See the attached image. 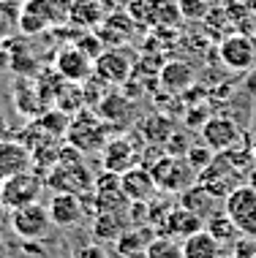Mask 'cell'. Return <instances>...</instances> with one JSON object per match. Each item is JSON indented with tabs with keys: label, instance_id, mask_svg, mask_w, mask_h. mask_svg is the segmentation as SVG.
Returning <instances> with one entry per match:
<instances>
[{
	"label": "cell",
	"instance_id": "cell-5",
	"mask_svg": "<svg viewBox=\"0 0 256 258\" xmlns=\"http://www.w3.org/2000/svg\"><path fill=\"white\" fill-rule=\"evenodd\" d=\"M9 223H11V231L22 242L46 239V236H49V228H52L49 209L44 204H38V201L36 204H27V207H19V209H11Z\"/></svg>",
	"mask_w": 256,
	"mask_h": 258
},
{
	"label": "cell",
	"instance_id": "cell-4",
	"mask_svg": "<svg viewBox=\"0 0 256 258\" xmlns=\"http://www.w3.org/2000/svg\"><path fill=\"white\" fill-rule=\"evenodd\" d=\"M44 174H38L36 169L22 171L17 177H9L0 182V204L6 209H19L27 204H36L44 193Z\"/></svg>",
	"mask_w": 256,
	"mask_h": 258
},
{
	"label": "cell",
	"instance_id": "cell-40",
	"mask_svg": "<svg viewBox=\"0 0 256 258\" xmlns=\"http://www.w3.org/2000/svg\"><path fill=\"white\" fill-rule=\"evenodd\" d=\"M22 253L25 255H44V247L38 242H22Z\"/></svg>",
	"mask_w": 256,
	"mask_h": 258
},
{
	"label": "cell",
	"instance_id": "cell-15",
	"mask_svg": "<svg viewBox=\"0 0 256 258\" xmlns=\"http://www.w3.org/2000/svg\"><path fill=\"white\" fill-rule=\"evenodd\" d=\"M101 163L107 171H115V174H126L128 169L139 166V152L131 144V139L126 136H115L104 144L101 150Z\"/></svg>",
	"mask_w": 256,
	"mask_h": 258
},
{
	"label": "cell",
	"instance_id": "cell-11",
	"mask_svg": "<svg viewBox=\"0 0 256 258\" xmlns=\"http://www.w3.org/2000/svg\"><path fill=\"white\" fill-rule=\"evenodd\" d=\"M199 136H202V144H207L213 152H226L232 147H237L243 134H240V125L232 120V117H224V114H216L210 117L202 131H199Z\"/></svg>",
	"mask_w": 256,
	"mask_h": 258
},
{
	"label": "cell",
	"instance_id": "cell-24",
	"mask_svg": "<svg viewBox=\"0 0 256 258\" xmlns=\"http://www.w3.org/2000/svg\"><path fill=\"white\" fill-rule=\"evenodd\" d=\"M128 212H98L93 215V239L95 242H115L128 228Z\"/></svg>",
	"mask_w": 256,
	"mask_h": 258
},
{
	"label": "cell",
	"instance_id": "cell-42",
	"mask_svg": "<svg viewBox=\"0 0 256 258\" xmlns=\"http://www.w3.org/2000/svg\"><path fill=\"white\" fill-rule=\"evenodd\" d=\"M248 147H251V152H253V158H256V128L251 131V136H248Z\"/></svg>",
	"mask_w": 256,
	"mask_h": 258
},
{
	"label": "cell",
	"instance_id": "cell-26",
	"mask_svg": "<svg viewBox=\"0 0 256 258\" xmlns=\"http://www.w3.org/2000/svg\"><path fill=\"white\" fill-rule=\"evenodd\" d=\"M104 19V11L98 0H74L71 3V19L68 22L77 27H95Z\"/></svg>",
	"mask_w": 256,
	"mask_h": 258
},
{
	"label": "cell",
	"instance_id": "cell-45",
	"mask_svg": "<svg viewBox=\"0 0 256 258\" xmlns=\"http://www.w3.org/2000/svg\"><path fill=\"white\" fill-rule=\"evenodd\" d=\"M3 209H6V207H3V204H0V220H3Z\"/></svg>",
	"mask_w": 256,
	"mask_h": 258
},
{
	"label": "cell",
	"instance_id": "cell-3",
	"mask_svg": "<svg viewBox=\"0 0 256 258\" xmlns=\"http://www.w3.org/2000/svg\"><path fill=\"white\" fill-rule=\"evenodd\" d=\"M150 174H153V179H156L161 193H177V196L183 190H188L191 185H196V179H199V171L193 169L188 160L175 158V155H164L150 169Z\"/></svg>",
	"mask_w": 256,
	"mask_h": 258
},
{
	"label": "cell",
	"instance_id": "cell-23",
	"mask_svg": "<svg viewBox=\"0 0 256 258\" xmlns=\"http://www.w3.org/2000/svg\"><path fill=\"white\" fill-rule=\"evenodd\" d=\"M180 245H183V255L185 258H224V245H221L207 228L185 236Z\"/></svg>",
	"mask_w": 256,
	"mask_h": 258
},
{
	"label": "cell",
	"instance_id": "cell-43",
	"mask_svg": "<svg viewBox=\"0 0 256 258\" xmlns=\"http://www.w3.org/2000/svg\"><path fill=\"white\" fill-rule=\"evenodd\" d=\"M0 258H9V247H6L3 239H0Z\"/></svg>",
	"mask_w": 256,
	"mask_h": 258
},
{
	"label": "cell",
	"instance_id": "cell-6",
	"mask_svg": "<svg viewBox=\"0 0 256 258\" xmlns=\"http://www.w3.org/2000/svg\"><path fill=\"white\" fill-rule=\"evenodd\" d=\"M46 185L55 187V193L87 196V193H93L95 177L90 174L85 160H77V163H55L52 171L46 174Z\"/></svg>",
	"mask_w": 256,
	"mask_h": 258
},
{
	"label": "cell",
	"instance_id": "cell-9",
	"mask_svg": "<svg viewBox=\"0 0 256 258\" xmlns=\"http://www.w3.org/2000/svg\"><path fill=\"white\" fill-rule=\"evenodd\" d=\"M218 57L229 71H251L256 62V41L248 33H229L218 46Z\"/></svg>",
	"mask_w": 256,
	"mask_h": 258
},
{
	"label": "cell",
	"instance_id": "cell-20",
	"mask_svg": "<svg viewBox=\"0 0 256 258\" xmlns=\"http://www.w3.org/2000/svg\"><path fill=\"white\" fill-rule=\"evenodd\" d=\"M193 85V66L185 60H172L158 68V87L167 95H183Z\"/></svg>",
	"mask_w": 256,
	"mask_h": 258
},
{
	"label": "cell",
	"instance_id": "cell-39",
	"mask_svg": "<svg viewBox=\"0 0 256 258\" xmlns=\"http://www.w3.org/2000/svg\"><path fill=\"white\" fill-rule=\"evenodd\" d=\"M77 258H109L107 253H104V247L98 245V242H93V245H85L77 250Z\"/></svg>",
	"mask_w": 256,
	"mask_h": 258
},
{
	"label": "cell",
	"instance_id": "cell-38",
	"mask_svg": "<svg viewBox=\"0 0 256 258\" xmlns=\"http://www.w3.org/2000/svg\"><path fill=\"white\" fill-rule=\"evenodd\" d=\"M213 114H207V109L204 106H196V103H193V106L188 109V114H185V125H188V128H199L202 131V125L210 120Z\"/></svg>",
	"mask_w": 256,
	"mask_h": 258
},
{
	"label": "cell",
	"instance_id": "cell-29",
	"mask_svg": "<svg viewBox=\"0 0 256 258\" xmlns=\"http://www.w3.org/2000/svg\"><path fill=\"white\" fill-rule=\"evenodd\" d=\"M142 131H144L147 144H158V147H164L167 139L172 136V122H169V117H164V114H153L150 120H144Z\"/></svg>",
	"mask_w": 256,
	"mask_h": 258
},
{
	"label": "cell",
	"instance_id": "cell-27",
	"mask_svg": "<svg viewBox=\"0 0 256 258\" xmlns=\"http://www.w3.org/2000/svg\"><path fill=\"white\" fill-rule=\"evenodd\" d=\"M204 228H207L213 236H216V239H218L224 247H226V245H234V236L240 234V228L234 226V220L224 212V209H221V212H216L213 218H207V220H204Z\"/></svg>",
	"mask_w": 256,
	"mask_h": 258
},
{
	"label": "cell",
	"instance_id": "cell-10",
	"mask_svg": "<svg viewBox=\"0 0 256 258\" xmlns=\"http://www.w3.org/2000/svg\"><path fill=\"white\" fill-rule=\"evenodd\" d=\"M243 182H245V179L240 177V174L234 171L229 163H226L224 155H216V158H213V163L207 166V169L199 171V179H196L199 187L210 190L213 196H218V199H226V196L234 190V187L243 185Z\"/></svg>",
	"mask_w": 256,
	"mask_h": 258
},
{
	"label": "cell",
	"instance_id": "cell-33",
	"mask_svg": "<svg viewBox=\"0 0 256 258\" xmlns=\"http://www.w3.org/2000/svg\"><path fill=\"white\" fill-rule=\"evenodd\" d=\"M218 152H213L207 144H191V150H188V155H185V160L193 166L196 171H202V169H207V166L213 163V158H216Z\"/></svg>",
	"mask_w": 256,
	"mask_h": 258
},
{
	"label": "cell",
	"instance_id": "cell-41",
	"mask_svg": "<svg viewBox=\"0 0 256 258\" xmlns=\"http://www.w3.org/2000/svg\"><path fill=\"white\" fill-rule=\"evenodd\" d=\"M245 185H251L253 190H256V163H253V169L248 171V177H245Z\"/></svg>",
	"mask_w": 256,
	"mask_h": 258
},
{
	"label": "cell",
	"instance_id": "cell-19",
	"mask_svg": "<svg viewBox=\"0 0 256 258\" xmlns=\"http://www.w3.org/2000/svg\"><path fill=\"white\" fill-rule=\"evenodd\" d=\"M158 236V231L153 226H134L126 228L120 236L115 239V253L120 258H144L147 245Z\"/></svg>",
	"mask_w": 256,
	"mask_h": 258
},
{
	"label": "cell",
	"instance_id": "cell-2",
	"mask_svg": "<svg viewBox=\"0 0 256 258\" xmlns=\"http://www.w3.org/2000/svg\"><path fill=\"white\" fill-rule=\"evenodd\" d=\"M107 131H109V125L95 114V109H82L74 114L66 139L79 152H95V150H104V144L109 142Z\"/></svg>",
	"mask_w": 256,
	"mask_h": 258
},
{
	"label": "cell",
	"instance_id": "cell-7",
	"mask_svg": "<svg viewBox=\"0 0 256 258\" xmlns=\"http://www.w3.org/2000/svg\"><path fill=\"white\" fill-rule=\"evenodd\" d=\"M224 212L234 220L243 236L256 239V190L251 185H237L229 196L224 199Z\"/></svg>",
	"mask_w": 256,
	"mask_h": 258
},
{
	"label": "cell",
	"instance_id": "cell-44",
	"mask_svg": "<svg viewBox=\"0 0 256 258\" xmlns=\"http://www.w3.org/2000/svg\"><path fill=\"white\" fill-rule=\"evenodd\" d=\"M0 134H6V117L0 114Z\"/></svg>",
	"mask_w": 256,
	"mask_h": 258
},
{
	"label": "cell",
	"instance_id": "cell-25",
	"mask_svg": "<svg viewBox=\"0 0 256 258\" xmlns=\"http://www.w3.org/2000/svg\"><path fill=\"white\" fill-rule=\"evenodd\" d=\"M11 98H14L17 111H19V114H25V117H41L46 111L44 101H41V95H38V90L33 87L27 79H17V82H14Z\"/></svg>",
	"mask_w": 256,
	"mask_h": 258
},
{
	"label": "cell",
	"instance_id": "cell-22",
	"mask_svg": "<svg viewBox=\"0 0 256 258\" xmlns=\"http://www.w3.org/2000/svg\"><path fill=\"white\" fill-rule=\"evenodd\" d=\"M180 204L185 209H191V212H196L202 220H207V218H213L216 212L224 209V199L213 196L210 190H204V187H199V185H191L188 190L180 193Z\"/></svg>",
	"mask_w": 256,
	"mask_h": 258
},
{
	"label": "cell",
	"instance_id": "cell-46",
	"mask_svg": "<svg viewBox=\"0 0 256 258\" xmlns=\"http://www.w3.org/2000/svg\"><path fill=\"white\" fill-rule=\"evenodd\" d=\"M226 3H229V0H226Z\"/></svg>",
	"mask_w": 256,
	"mask_h": 258
},
{
	"label": "cell",
	"instance_id": "cell-34",
	"mask_svg": "<svg viewBox=\"0 0 256 258\" xmlns=\"http://www.w3.org/2000/svg\"><path fill=\"white\" fill-rule=\"evenodd\" d=\"M77 46H79V49L85 52L93 62L104 54V41L95 36V33H85V36H79V38H77Z\"/></svg>",
	"mask_w": 256,
	"mask_h": 258
},
{
	"label": "cell",
	"instance_id": "cell-37",
	"mask_svg": "<svg viewBox=\"0 0 256 258\" xmlns=\"http://www.w3.org/2000/svg\"><path fill=\"white\" fill-rule=\"evenodd\" d=\"M109 190H120V174H115V171H107V169H104L101 177H95L93 193H109Z\"/></svg>",
	"mask_w": 256,
	"mask_h": 258
},
{
	"label": "cell",
	"instance_id": "cell-31",
	"mask_svg": "<svg viewBox=\"0 0 256 258\" xmlns=\"http://www.w3.org/2000/svg\"><path fill=\"white\" fill-rule=\"evenodd\" d=\"M144 258H185V255H183V245H180V239H172V236H161V234H158L156 239L147 245Z\"/></svg>",
	"mask_w": 256,
	"mask_h": 258
},
{
	"label": "cell",
	"instance_id": "cell-17",
	"mask_svg": "<svg viewBox=\"0 0 256 258\" xmlns=\"http://www.w3.org/2000/svg\"><path fill=\"white\" fill-rule=\"evenodd\" d=\"M33 169V152L22 142L0 139V182Z\"/></svg>",
	"mask_w": 256,
	"mask_h": 258
},
{
	"label": "cell",
	"instance_id": "cell-32",
	"mask_svg": "<svg viewBox=\"0 0 256 258\" xmlns=\"http://www.w3.org/2000/svg\"><path fill=\"white\" fill-rule=\"evenodd\" d=\"M164 150H167V155L185 158V155H188V150H191V136L185 134V131H172V136L167 139Z\"/></svg>",
	"mask_w": 256,
	"mask_h": 258
},
{
	"label": "cell",
	"instance_id": "cell-8",
	"mask_svg": "<svg viewBox=\"0 0 256 258\" xmlns=\"http://www.w3.org/2000/svg\"><path fill=\"white\" fill-rule=\"evenodd\" d=\"M128 14L136 25L147 27H175L183 19L177 0H131Z\"/></svg>",
	"mask_w": 256,
	"mask_h": 258
},
{
	"label": "cell",
	"instance_id": "cell-21",
	"mask_svg": "<svg viewBox=\"0 0 256 258\" xmlns=\"http://www.w3.org/2000/svg\"><path fill=\"white\" fill-rule=\"evenodd\" d=\"M95 114H98L109 128H123V125L134 117V101H131L126 93H107V98L95 106Z\"/></svg>",
	"mask_w": 256,
	"mask_h": 258
},
{
	"label": "cell",
	"instance_id": "cell-14",
	"mask_svg": "<svg viewBox=\"0 0 256 258\" xmlns=\"http://www.w3.org/2000/svg\"><path fill=\"white\" fill-rule=\"evenodd\" d=\"M95 74L109 85H126L134 74V57L126 49H104V54L95 60Z\"/></svg>",
	"mask_w": 256,
	"mask_h": 258
},
{
	"label": "cell",
	"instance_id": "cell-13",
	"mask_svg": "<svg viewBox=\"0 0 256 258\" xmlns=\"http://www.w3.org/2000/svg\"><path fill=\"white\" fill-rule=\"evenodd\" d=\"M120 187L123 193H126V199L131 204H150L158 193V185L153 179V174L150 169H144V166H134V169H128L126 174H120Z\"/></svg>",
	"mask_w": 256,
	"mask_h": 258
},
{
	"label": "cell",
	"instance_id": "cell-28",
	"mask_svg": "<svg viewBox=\"0 0 256 258\" xmlns=\"http://www.w3.org/2000/svg\"><path fill=\"white\" fill-rule=\"evenodd\" d=\"M55 106L66 114H77V111L87 109L85 106V90L74 82H63V87L58 90V98H55Z\"/></svg>",
	"mask_w": 256,
	"mask_h": 258
},
{
	"label": "cell",
	"instance_id": "cell-16",
	"mask_svg": "<svg viewBox=\"0 0 256 258\" xmlns=\"http://www.w3.org/2000/svg\"><path fill=\"white\" fill-rule=\"evenodd\" d=\"M46 209H49L52 226H58V228L79 226V223L85 220V215H87L82 196H74V193H55L52 201L46 204Z\"/></svg>",
	"mask_w": 256,
	"mask_h": 258
},
{
	"label": "cell",
	"instance_id": "cell-18",
	"mask_svg": "<svg viewBox=\"0 0 256 258\" xmlns=\"http://www.w3.org/2000/svg\"><path fill=\"white\" fill-rule=\"evenodd\" d=\"M202 228H204V220L199 218L196 212H191V209H185L183 204H177V207H172L169 215L164 218V226L158 228V234H161V236H172V239L183 242L185 236L202 231Z\"/></svg>",
	"mask_w": 256,
	"mask_h": 258
},
{
	"label": "cell",
	"instance_id": "cell-35",
	"mask_svg": "<svg viewBox=\"0 0 256 258\" xmlns=\"http://www.w3.org/2000/svg\"><path fill=\"white\" fill-rule=\"evenodd\" d=\"M180 3V14L191 19H204L210 14V0H177Z\"/></svg>",
	"mask_w": 256,
	"mask_h": 258
},
{
	"label": "cell",
	"instance_id": "cell-1",
	"mask_svg": "<svg viewBox=\"0 0 256 258\" xmlns=\"http://www.w3.org/2000/svg\"><path fill=\"white\" fill-rule=\"evenodd\" d=\"M74 0H25L19 9V30L25 36H38L46 27L66 25L71 19Z\"/></svg>",
	"mask_w": 256,
	"mask_h": 258
},
{
	"label": "cell",
	"instance_id": "cell-12",
	"mask_svg": "<svg viewBox=\"0 0 256 258\" xmlns=\"http://www.w3.org/2000/svg\"><path fill=\"white\" fill-rule=\"evenodd\" d=\"M93 68H95V62L90 60L77 44H71V46H66V49H60L58 57H55V71L63 76L66 82H74V85H82V82H87L90 76H93Z\"/></svg>",
	"mask_w": 256,
	"mask_h": 258
},
{
	"label": "cell",
	"instance_id": "cell-30",
	"mask_svg": "<svg viewBox=\"0 0 256 258\" xmlns=\"http://www.w3.org/2000/svg\"><path fill=\"white\" fill-rule=\"evenodd\" d=\"M36 122L41 125V128H44V134H49L52 139L66 136V134H68V125H71L68 114H66V111H60L58 106H55V109H46Z\"/></svg>",
	"mask_w": 256,
	"mask_h": 258
},
{
	"label": "cell",
	"instance_id": "cell-36",
	"mask_svg": "<svg viewBox=\"0 0 256 258\" xmlns=\"http://www.w3.org/2000/svg\"><path fill=\"white\" fill-rule=\"evenodd\" d=\"M14 25H19V11L11 9V6H0V41L9 38Z\"/></svg>",
	"mask_w": 256,
	"mask_h": 258
}]
</instances>
